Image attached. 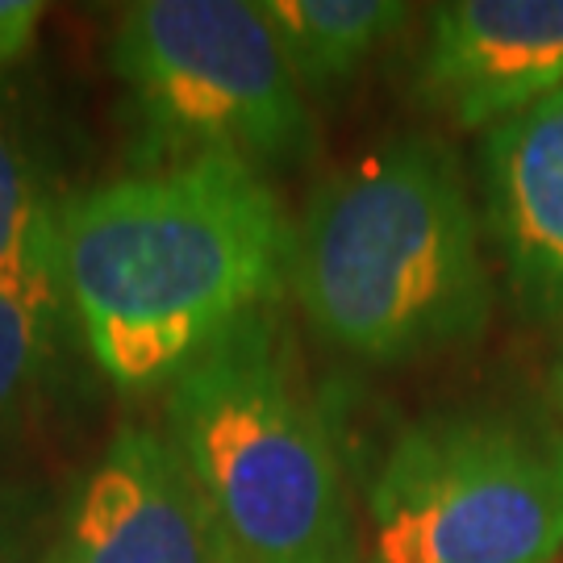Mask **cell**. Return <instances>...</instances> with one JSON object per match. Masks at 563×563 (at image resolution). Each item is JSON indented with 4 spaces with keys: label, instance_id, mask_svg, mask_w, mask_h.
Here are the masks:
<instances>
[{
    "label": "cell",
    "instance_id": "6da1fadb",
    "mask_svg": "<svg viewBox=\"0 0 563 563\" xmlns=\"http://www.w3.org/2000/svg\"><path fill=\"white\" fill-rule=\"evenodd\" d=\"M59 234L92 363L151 393L251 309L280 305L297 225L260 167L213 155L63 197Z\"/></svg>",
    "mask_w": 563,
    "mask_h": 563
},
{
    "label": "cell",
    "instance_id": "7a4b0ae2",
    "mask_svg": "<svg viewBox=\"0 0 563 563\" xmlns=\"http://www.w3.org/2000/svg\"><path fill=\"white\" fill-rule=\"evenodd\" d=\"M288 288L318 339L372 367L481 339L493 280L455 151L401 134L325 176L292 234Z\"/></svg>",
    "mask_w": 563,
    "mask_h": 563
},
{
    "label": "cell",
    "instance_id": "3957f363",
    "mask_svg": "<svg viewBox=\"0 0 563 563\" xmlns=\"http://www.w3.org/2000/svg\"><path fill=\"white\" fill-rule=\"evenodd\" d=\"M167 443L230 563H360L339 446L280 305L251 309L167 384Z\"/></svg>",
    "mask_w": 563,
    "mask_h": 563
},
{
    "label": "cell",
    "instance_id": "277c9868",
    "mask_svg": "<svg viewBox=\"0 0 563 563\" xmlns=\"http://www.w3.org/2000/svg\"><path fill=\"white\" fill-rule=\"evenodd\" d=\"M109 67L134 172L213 155L292 172L318 155V121L263 4L139 0L113 25Z\"/></svg>",
    "mask_w": 563,
    "mask_h": 563
},
{
    "label": "cell",
    "instance_id": "5b68a950",
    "mask_svg": "<svg viewBox=\"0 0 563 563\" xmlns=\"http://www.w3.org/2000/svg\"><path fill=\"white\" fill-rule=\"evenodd\" d=\"M372 563H560L563 426L530 405L409 422L367 488Z\"/></svg>",
    "mask_w": 563,
    "mask_h": 563
},
{
    "label": "cell",
    "instance_id": "8992f818",
    "mask_svg": "<svg viewBox=\"0 0 563 563\" xmlns=\"http://www.w3.org/2000/svg\"><path fill=\"white\" fill-rule=\"evenodd\" d=\"M413 88L460 130H493L563 88V0H451L430 13Z\"/></svg>",
    "mask_w": 563,
    "mask_h": 563
},
{
    "label": "cell",
    "instance_id": "52a82bcc",
    "mask_svg": "<svg viewBox=\"0 0 563 563\" xmlns=\"http://www.w3.org/2000/svg\"><path fill=\"white\" fill-rule=\"evenodd\" d=\"M59 563H230L176 446L151 426H121L84 476Z\"/></svg>",
    "mask_w": 563,
    "mask_h": 563
},
{
    "label": "cell",
    "instance_id": "ba28073f",
    "mask_svg": "<svg viewBox=\"0 0 563 563\" xmlns=\"http://www.w3.org/2000/svg\"><path fill=\"white\" fill-rule=\"evenodd\" d=\"M484 222L530 322H563V88L481 142Z\"/></svg>",
    "mask_w": 563,
    "mask_h": 563
},
{
    "label": "cell",
    "instance_id": "9c48e42d",
    "mask_svg": "<svg viewBox=\"0 0 563 563\" xmlns=\"http://www.w3.org/2000/svg\"><path fill=\"white\" fill-rule=\"evenodd\" d=\"M63 192L21 92L0 76V288H63Z\"/></svg>",
    "mask_w": 563,
    "mask_h": 563
},
{
    "label": "cell",
    "instance_id": "30bf717a",
    "mask_svg": "<svg viewBox=\"0 0 563 563\" xmlns=\"http://www.w3.org/2000/svg\"><path fill=\"white\" fill-rule=\"evenodd\" d=\"M409 13L397 0H263L292 80L313 97L346 88Z\"/></svg>",
    "mask_w": 563,
    "mask_h": 563
},
{
    "label": "cell",
    "instance_id": "8fae6325",
    "mask_svg": "<svg viewBox=\"0 0 563 563\" xmlns=\"http://www.w3.org/2000/svg\"><path fill=\"white\" fill-rule=\"evenodd\" d=\"M67 288H0V430L30 418L59 363Z\"/></svg>",
    "mask_w": 563,
    "mask_h": 563
},
{
    "label": "cell",
    "instance_id": "7c38bea8",
    "mask_svg": "<svg viewBox=\"0 0 563 563\" xmlns=\"http://www.w3.org/2000/svg\"><path fill=\"white\" fill-rule=\"evenodd\" d=\"M46 4L38 0H0V76L34 55Z\"/></svg>",
    "mask_w": 563,
    "mask_h": 563
},
{
    "label": "cell",
    "instance_id": "4fadbf2b",
    "mask_svg": "<svg viewBox=\"0 0 563 563\" xmlns=\"http://www.w3.org/2000/svg\"><path fill=\"white\" fill-rule=\"evenodd\" d=\"M34 534V509L30 501L0 484V563H21Z\"/></svg>",
    "mask_w": 563,
    "mask_h": 563
},
{
    "label": "cell",
    "instance_id": "5bb4252c",
    "mask_svg": "<svg viewBox=\"0 0 563 563\" xmlns=\"http://www.w3.org/2000/svg\"><path fill=\"white\" fill-rule=\"evenodd\" d=\"M551 405H555V413H560V426H563V339H560V351H555V360H551Z\"/></svg>",
    "mask_w": 563,
    "mask_h": 563
},
{
    "label": "cell",
    "instance_id": "9a60e30c",
    "mask_svg": "<svg viewBox=\"0 0 563 563\" xmlns=\"http://www.w3.org/2000/svg\"><path fill=\"white\" fill-rule=\"evenodd\" d=\"M46 563H59V560H55V555H51V560H46Z\"/></svg>",
    "mask_w": 563,
    "mask_h": 563
}]
</instances>
